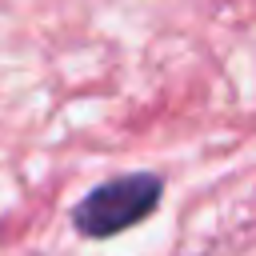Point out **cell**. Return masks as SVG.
Segmentation results:
<instances>
[{"label":"cell","instance_id":"6da1fadb","mask_svg":"<svg viewBox=\"0 0 256 256\" xmlns=\"http://www.w3.org/2000/svg\"><path fill=\"white\" fill-rule=\"evenodd\" d=\"M164 200L160 172H120L96 188H88L72 204V228L84 240H112L136 224H144Z\"/></svg>","mask_w":256,"mask_h":256}]
</instances>
